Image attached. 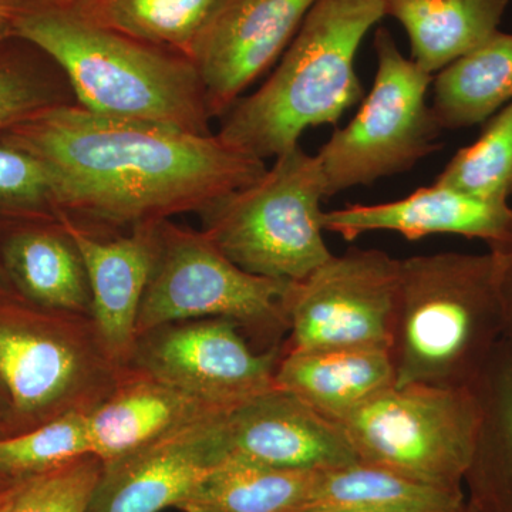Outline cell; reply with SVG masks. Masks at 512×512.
I'll return each mask as SVG.
<instances>
[{"label": "cell", "instance_id": "obj_1", "mask_svg": "<svg viewBox=\"0 0 512 512\" xmlns=\"http://www.w3.org/2000/svg\"><path fill=\"white\" fill-rule=\"evenodd\" d=\"M0 140L43 161L59 214L93 234L200 215L268 170L218 134L100 116L76 103L47 110Z\"/></svg>", "mask_w": 512, "mask_h": 512}, {"label": "cell", "instance_id": "obj_2", "mask_svg": "<svg viewBox=\"0 0 512 512\" xmlns=\"http://www.w3.org/2000/svg\"><path fill=\"white\" fill-rule=\"evenodd\" d=\"M12 36L42 50L62 70L83 109L212 134L204 86L187 56L103 28L66 0L28 3Z\"/></svg>", "mask_w": 512, "mask_h": 512}, {"label": "cell", "instance_id": "obj_3", "mask_svg": "<svg viewBox=\"0 0 512 512\" xmlns=\"http://www.w3.org/2000/svg\"><path fill=\"white\" fill-rule=\"evenodd\" d=\"M384 16V0H316L271 77L221 117L218 136L265 161L299 146L308 128L338 123L362 99L357 50Z\"/></svg>", "mask_w": 512, "mask_h": 512}, {"label": "cell", "instance_id": "obj_4", "mask_svg": "<svg viewBox=\"0 0 512 512\" xmlns=\"http://www.w3.org/2000/svg\"><path fill=\"white\" fill-rule=\"evenodd\" d=\"M501 335L493 252L400 259L390 346L396 386L473 389Z\"/></svg>", "mask_w": 512, "mask_h": 512}, {"label": "cell", "instance_id": "obj_5", "mask_svg": "<svg viewBox=\"0 0 512 512\" xmlns=\"http://www.w3.org/2000/svg\"><path fill=\"white\" fill-rule=\"evenodd\" d=\"M323 200L318 157L296 146L255 183L202 212V231L249 274L301 282L332 256L323 239Z\"/></svg>", "mask_w": 512, "mask_h": 512}, {"label": "cell", "instance_id": "obj_6", "mask_svg": "<svg viewBox=\"0 0 512 512\" xmlns=\"http://www.w3.org/2000/svg\"><path fill=\"white\" fill-rule=\"evenodd\" d=\"M480 410L473 389L393 386L335 421L360 463L464 490Z\"/></svg>", "mask_w": 512, "mask_h": 512}, {"label": "cell", "instance_id": "obj_7", "mask_svg": "<svg viewBox=\"0 0 512 512\" xmlns=\"http://www.w3.org/2000/svg\"><path fill=\"white\" fill-rule=\"evenodd\" d=\"M293 282L249 274L229 261L202 229L158 222L157 252L137 318V335L184 320L224 318L266 346L289 332Z\"/></svg>", "mask_w": 512, "mask_h": 512}, {"label": "cell", "instance_id": "obj_8", "mask_svg": "<svg viewBox=\"0 0 512 512\" xmlns=\"http://www.w3.org/2000/svg\"><path fill=\"white\" fill-rule=\"evenodd\" d=\"M124 369L111 359L92 316L0 312V384L19 419L40 426L103 402ZM29 429V430H30Z\"/></svg>", "mask_w": 512, "mask_h": 512}, {"label": "cell", "instance_id": "obj_9", "mask_svg": "<svg viewBox=\"0 0 512 512\" xmlns=\"http://www.w3.org/2000/svg\"><path fill=\"white\" fill-rule=\"evenodd\" d=\"M375 52L369 96L316 154L326 198L412 170L443 146L437 140L443 128L426 100L433 76L403 56L387 29L376 30Z\"/></svg>", "mask_w": 512, "mask_h": 512}, {"label": "cell", "instance_id": "obj_10", "mask_svg": "<svg viewBox=\"0 0 512 512\" xmlns=\"http://www.w3.org/2000/svg\"><path fill=\"white\" fill-rule=\"evenodd\" d=\"M400 259L379 249L332 255L286 298L284 352L392 346Z\"/></svg>", "mask_w": 512, "mask_h": 512}, {"label": "cell", "instance_id": "obj_11", "mask_svg": "<svg viewBox=\"0 0 512 512\" xmlns=\"http://www.w3.org/2000/svg\"><path fill=\"white\" fill-rule=\"evenodd\" d=\"M282 345L255 350L232 320L207 318L168 323L138 336L130 366L228 407L275 386Z\"/></svg>", "mask_w": 512, "mask_h": 512}, {"label": "cell", "instance_id": "obj_12", "mask_svg": "<svg viewBox=\"0 0 512 512\" xmlns=\"http://www.w3.org/2000/svg\"><path fill=\"white\" fill-rule=\"evenodd\" d=\"M316 0H221L195 40L212 119H221L291 45Z\"/></svg>", "mask_w": 512, "mask_h": 512}, {"label": "cell", "instance_id": "obj_13", "mask_svg": "<svg viewBox=\"0 0 512 512\" xmlns=\"http://www.w3.org/2000/svg\"><path fill=\"white\" fill-rule=\"evenodd\" d=\"M220 439L224 463L325 471L359 461L333 421L276 386L225 407Z\"/></svg>", "mask_w": 512, "mask_h": 512}, {"label": "cell", "instance_id": "obj_14", "mask_svg": "<svg viewBox=\"0 0 512 512\" xmlns=\"http://www.w3.org/2000/svg\"><path fill=\"white\" fill-rule=\"evenodd\" d=\"M224 409L103 463L86 512H161L177 507L202 477L224 463Z\"/></svg>", "mask_w": 512, "mask_h": 512}, {"label": "cell", "instance_id": "obj_15", "mask_svg": "<svg viewBox=\"0 0 512 512\" xmlns=\"http://www.w3.org/2000/svg\"><path fill=\"white\" fill-rule=\"evenodd\" d=\"M59 221L86 266L92 319L101 342L116 365L126 369L136 349L138 311L156 259L158 222L137 225L121 237L103 238L66 215L60 214Z\"/></svg>", "mask_w": 512, "mask_h": 512}, {"label": "cell", "instance_id": "obj_16", "mask_svg": "<svg viewBox=\"0 0 512 512\" xmlns=\"http://www.w3.org/2000/svg\"><path fill=\"white\" fill-rule=\"evenodd\" d=\"M322 227L346 241H355L367 232L393 231L407 241L454 234L490 245L511 231L512 208L505 201L483 200L433 184L403 200L323 211Z\"/></svg>", "mask_w": 512, "mask_h": 512}, {"label": "cell", "instance_id": "obj_17", "mask_svg": "<svg viewBox=\"0 0 512 512\" xmlns=\"http://www.w3.org/2000/svg\"><path fill=\"white\" fill-rule=\"evenodd\" d=\"M220 409L126 367L113 392L87 413L92 454L101 463L116 460Z\"/></svg>", "mask_w": 512, "mask_h": 512}, {"label": "cell", "instance_id": "obj_18", "mask_svg": "<svg viewBox=\"0 0 512 512\" xmlns=\"http://www.w3.org/2000/svg\"><path fill=\"white\" fill-rule=\"evenodd\" d=\"M275 386L335 423L376 394L396 386V370L389 349L284 352Z\"/></svg>", "mask_w": 512, "mask_h": 512}, {"label": "cell", "instance_id": "obj_19", "mask_svg": "<svg viewBox=\"0 0 512 512\" xmlns=\"http://www.w3.org/2000/svg\"><path fill=\"white\" fill-rule=\"evenodd\" d=\"M2 261L8 281L32 305L92 316L86 266L60 221L12 232Z\"/></svg>", "mask_w": 512, "mask_h": 512}, {"label": "cell", "instance_id": "obj_20", "mask_svg": "<svg viewBox=\"0 0 512 512\" xmlns=\"http://www.w3.org/2000/svg\"><path fill=\"white\" fill-rule=\"evenodd\" d=\"M480 420L464 477L474 512H512V360L498 346L474 384Z\"/></svg>", "mask_w": 512, "mask_h": 512}, {"label": "cell", "instance_id": "obj_21", "mask_svg": "<svg viewBox=\"0 0 512 512\" xmlns=\"http://www.w3.org/2000/svg\"><path fill=\"white\" fill-rule=\"evenodd\" d=\"M508 2L384 0V10L406 30L413 62L433 76L498 32Z\"/></svg>", "mask_w": 512, "mask_h": 512}, {"label": "cell", "instance_id": "obj_22", "mask_svg": "<svg viewBox=\"0 0 512 512\" xmlns=\"http://www.w3.org/2000/svg\"><path fill=\"white\" fill-rule=\"evenodd\" d=\"M466 491L417 483L370 464L319 471L298 512H468Z\"/></svg>", "mask_w": 512, "mask_h": 512}, {"label": "cell", "instance_id": "obj_23", "mask_svg": "<svg viewBox=\"0 0 512 512\" xmlns=\"http://www.w3.org/2000/svg\"><path fill=\"white\" fill-rule=\"evenodd\" d=\"M433 109L443 130L483 124L512 101V35L498 30L433 79Z\"/></svg>", "mask_w": 512, "mask_h": 512}, {"label": "cell", "instance_id": "obj_24", "mask_svg": "<svg viewBox=\"0 0 512 512\" xmlns=\"http://www.w3.org/2000/svg\"><path fill=\"white\" fill-rule=\"evenodd\" d=\"M319 471H293L225 461L178 503L183 512H298Z\"/></svg>", "mask_w": 512, "mask_h": 512}, {"label": "cell", "instance_id": "obj_25", "mask_svg": "<svg viewBox=\"0 0 512 512\" xmlns=\"http://www.w3.org/2000/svg\"><path fill=\"white\" fill-rule=\"evenodd\" d=\"M84 18L190 59L195 40L221 0H66Z\"/></svg>", "mask_w": 512, "mask_h": 512}, {"label": "cell", "instance_id": "obj_26", "mask_svg": "<svg viewBox=\"0 0 512 512\" xmlns=\"http://www.w3.org/2000/svg\"><path fill=\"white\" fill-rule=\"evenodd\" d=\"M86 412H70L15 436L0 437V478L30 480L90 456Z\"/></svg>", "mask_w": 512, "mask_h": 512}, {"label": "cell", "instance_id": "obj_27", "mask_svg": "<svg viewBox=\"0 0 512 512\" xmlns=\"http://www.w3.org/2000/svg\"><path fill=\"white\" fill-rule=\"evenodd\" d=\"M434 184L471 197H512V101L485 121L476 143L461 148Z\"/></svg>", "mask_w": 512, "mask_h": 512}, {"label": "cell", "instance_id": "obj_28", "mask_svg": "<svg viewBox=\"0 0 512 512\" xmlns=\"http://www.w3.org/2000/svg\"><path fill=\"white\" fill-rule=\"evenodd\" d=\"M0 212L42 222L59 221L52 178L42 160L0 140Z\"/></svg>", "mask_w": 512, "mask_h": 512}, {"label": "cell", "instance_id": "obj_29", "mask_svg": "<svg viewBox=\"0 0 512 512\" xmlns=\"http://www.w3.org/2000/svg\"><path fill=\"white\" fill-rule=\"evenodd\" d=\"M101 467L100 458L90 454L43 476L20 481L5 512H86Z\"/></svg>", "mask_w": 512, "mask_h": 512}, {"label": "cell", "instance_id": "obj_30", "mask_svg": "<svg viewBox=\"0 0 512 512\" xmlns=\"http://www.w3.org/2000/svg\"><path fill=\"white\" fill-rule=\"evenodd\" d=\"M76 103L67 79H49L8 57H0V133L63 104Z\"/></svg>", "mask_w": 512, "mask_h": 512}, {"label": "cell", "instance_id": "obj_31", "mask_svg": "<svg viewBox=\"0 0 512 512\" xmlns=\"http://www.w3.org/2000/svg\"><path fill=\"white\" fill-rule=\"evenodd\" d=\"M497 264L498 296L501 306V345L512 360V228L507 237L488 245Z\"/></svg>", "mask_w": 512, "mask_h": 512}, {"label": "cell", "instance_id": "obj_32", "mask_svg": "<svg viewBox=\"0 0 512 512\" xmlns=\"http://www.w3.org/2000/svg\"><path fill=\"white\" fill-rule=\"evenodd\" d=\"M28 3L25 0H0V40L13 35V25Z\"/></svg>", "mask_w": 512, "mask_h": 512}, {"label": "cell", "instance_id": "obj_33", "mask_svg": "<svg viewBox=\"0 0 512 512\" xmlns=\"http://www.w3.org/2000/svg\"><path fill=\"white\" fill-rule=\"evenodd\" d=\"M16 485H18V483L13 484L12 487L6 488V490L0 491V512H5L6 507H8L10 498H12Z\"/></svg>", "mask_w": 512, "mask_h": 512}, {"label": "cell", "instance_id": "obj_34", "mask_svg": "<svg viewBox=\"0 0 512 512\" xmlns=\"http://www.w3.org/2000/svg\"><path fill=\"white\" fill-rule=\"evenodd\" d=\"M6 278H8V276H6L5 271L0 269V291L6 288Z\"/></svg>", "mask_w": 512, "mask_h": 512}, {"label": "cell", "instance_id": "obj_35", "mask_svg": "<svg viewBox=\"0 0 512 512\" xmlns=\"http://www.w3.org/2000/svg\"><path fill=\"white\" fill-rule=\"evenodd\" d=\"M13 484L8 483V481L2 480L0 478V491L6 490V488L12 487Z\"/></svg>", "mask_w": 512, "mask_h": 512}, {"label": "cell", "instance_id": "obj_36", "mask_svg": "<svg viewBox=\"0 0 512 512\" xmlns=\"http://www.w3.org/2000/svg\"><path fill=\"white\" fill-rule=\"evenodd\" d=\"M468 507H470V505H468ZM468 512H474V511H473V510H471V508H470V511H468Z\"/></svg>", "mask_w": 512, "mask_h": 512}, {"label": "cell", "instance_id": "obj_37", "mask_svg": "<svg viewBox=\"0 0 512 512\" xmlns=\"http://www.w3.org/2000/svg\"><path fill=\"white\" fill-rule=\"evenodd\" d=\"M468 511H470V510H468Z\"/></svg>", "mask_w": 512, "mask_h": 512}]
</instances>
